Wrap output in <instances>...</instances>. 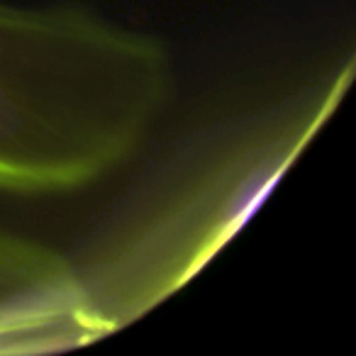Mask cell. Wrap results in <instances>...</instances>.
<instances>
[{
  "label": "cell",
  "mask_w": 356,
  "mask_h": 356,
  "mask_svg": "<svg viewBox=\"0 0 356 356\" xmlns=\"http://www.w3.org/2000/svg\"><path fill=\"white\" fill-rule=\"evenodd\" d=\"M171 81L154 37L71 8L0 3V191L103 181L154 132Z\"/></svg>",
  "instance_id": "obj_1"
},
{
  "label": "cell",
  "mask_w": 356,
  "mask_h": 356,
  "mask_svg": "<svg viewBox=\"0 0 356 356\" xmlns=\"http://www.w3.org/2000/svg\"><path fill=\"white\" fill-rule=\"evenodd\" d=\"M351 79L346 56L322 79L225 124L74 261L88 341L144 317L215 259L339 108Z\"/></svg>",
  "instance_id": "obj_2"
},
{
  "label": "cell",
  "mask_w": 356,
  "mask_h": 356,
  "mask_svg": "<svg viewBox=\"0 0 356 356\" xmlns=\"http://www.w3.org/2000/svg\"><path fill=\"white\" fill-rule=\"evenodd\" d=\"M88 344L74 261L44 244L0 234V354Z\"/></svg>",
  "instance_id": "obj_3"
}]
</instances>
